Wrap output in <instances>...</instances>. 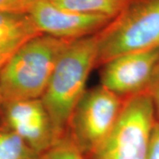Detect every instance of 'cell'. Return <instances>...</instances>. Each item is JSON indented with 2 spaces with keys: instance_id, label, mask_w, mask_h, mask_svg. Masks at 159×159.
<instances>
[{
  "instance_id": "cell-1",
  "label": "cell",
  "mask_w": 159,
  "mask_h": 159,
  "mask_svg": "<svg viewBox=\"0 0 159 159\" xmlns=\"http://www.w3.org/2000/svg\"><path fill=\"white\" fill-rule=\"evenodd\" d=\"M97 64V34L71 41L57 59L41 97L57 135L65 137L69 119L91 70Z\"/></svg>"
},
{
  "instance_id": "cell-2",
  "label": "cell",
  "mask_w": 159,
  "mask_h": 159,
  "mask_svg": "<svg viewBox=\"0 0 159 159\" xmlns=\"http://www.w3.org/2000/svg\"><path fill=\"white\" fill-rule=\"evenodd\" d=\"M70 42L41 34L23 45L0 71L2 105L43 97L57 59Z\"/></svg>"
},
{
  "instance_id": "cell-3",
  "label": "cell",
  "mask_w": 159,
  "mask_h": 159,
  "mask_svg": "<svg viewBox=\"0 0 159 159\" xmlns=\"http://www.w3.org/2000/svg\"><path fill=\"white\" fill-rule=\"evenodd\" d=\"M159 48V0H130L97 34V64Z\"/></svg>"
},
{
  "instance_id": "cell-4",
  "label": "cell",
  "mask_w": 159,
  "mask_h": 159,
  "mask_svg": "<svg viewBox=\"0 0 159 159\" xmlns=\"http://www.w3.org/2000/svg\"><path fill=\"white\" fill-rule=\"evenodd\" d=\"M156 115L150 92L125 99L117 122L92 158L148 159Z\"/></svg>"
},
{
  "instance_id": "cell-5",
  "label": "cell",
  "mask_w": 159,
  "mask_h": 159,
  "mask_svg": "<svg viewBox=\"0 0 159 159\" xmlns=\"http://www.w3.org/2000/svg\"><path fill=\"white\" fill-rule=\"evenodd\" d=\"M125 99L102 85L86 89L69 119L70 139L83 154L93 153L117 122Z\"/></svg>"
},
{
  "instance_id": "cell-6",
  "label": "cell",
  "mask_w": 159,
  "mask_h": 159,
  "mask_svg": "<svg viewBox=\"0 0 159 159\" xmlns=\"http://www.w3.org/2000/svg\"><path fill=\"white\" fill-rule=\"evenodd\" d=\"M103 65L101 85L126 99L150 92L159 79V48L119 55Z\"/></svg>"
},
{
  "instance_id": "cell-7",
  "label": "cell",
  "mask_w": 159,
  "mask_h": 159,
  "mask_svg": "<svg viewBox=\"0 0 159 159\" xmlns=\"http://www.w3.org/2000/svg\"><path fill=\"white\" fill-rule=\"evenodd\" d=\"M28 12L41 34L74 41L96 34L111 22V18L65 10L49 0H35Z\"/></svg>"
},
{
  "instance_id": "cell-8",
  "label": "cell",
  "mask_w": 159,
  "mask_h": 159,
  "mask_svg": "<svg viewBox=\"0 0 159 159\" xmlns=\"http://www.w3.org/2000/svg\"><path fill=\"white\" fill-rule=\"evenodd\" d=\"M2 106L5 125L40 155L62 139L57 135L41 98L7 102Z\"/></svg>"
},
{
  "instance_id": "cell-9",
  "label": "cell",
  "mask_w": 159,
  "mask_h": 159,
  "mask_svg": "<svg viewBox=\"0 0 159 159\" xmlns=\"http://www.w3.org/2000/svg\"><path fill=\"white\" fill-rule=\"evenodd\" d=\"M39 34L28 11L0 10V71L23 45Z\"/></svg>"
},
{
  "instance_id": "cell-10",
  "label": "cell",
  "mask_w": 159,
  "mask_h": 159,
  "mask_svg": "<svg viewBox=\"0 0 159 159\" xmlns=\"http://www.w3.org/2000/svg\"><path fill=\"white\" fill-rule=\"evenodd\" d=\"M65 10L107 16L113 20L130 0H49Z\"/></svg>"
},
{
  "instance_id": "cell-11",
  "label": "cell",
  "mask_w": 159,
  "mask_h": 159,
  "mask_svg": "<svg viewBox=\"0 0 159 159\" xmlns=\"http://www.w3.org/2000/svg\"><path fill=\"white\" fill-rule=\"evenodd\" d=\"M42 157L6 125L0 127V159H42Z\"/></svg>"
},
{
  "instance_id": "cell-12",
  "label": "cell",
  "mask_w": 159,
  "mask_h": 159,
  "mask_svg": "<svg viewBox=\"0 0 159 159\" xmlns=\"http://www.w3.org/2000/svg\"><path fill=\"white\" fill-rule=\"evenodd\" d=\"M42 159H86L84 154L69 137H63L45 154Z\"/></svg>"
},
{
  "instance_id": "cell-13",
  "label": "cell",
  "mask_w": 159,
  "mask_h": 159,
  "mask_svg": "<svg viewBox=\"0 0 159 159\" xmlns=\"http://www.w3.org/2000/svg\"><path fill=\"white\" fill-rule=\"evenodd\" d=\"M35 0H0V10L28 11Z\"/></svg>"
},
{
  "instance_id": "cell-14",
  "label": "cell",
  "mask_w": 159,
  "mask_h": 159,
  "mask_svg": "<svg viewBox=\"0 0 159 159\" xmlns=\"http://www.w3.org/2000/svg\"><path fill=\"white\" fill-rule=\"evenodd\" d=\"M148 159H159V121L157 120L154 125Z\"/></svg>"
},
{
  "instance_id": "cell-15",
  "label": "cell",
  "mask_w": 159,
  "mask_h": 159,
  "mask_svg": "<svg viewBox=\"0 0 159 159\" xmlns=\"http://www.w3.org/2000/svg\"><path fill=\"white\" fill-rule=\"evenodd\" d=\"M151 95L153 97L155 108H156V113L157 114L159 118V79L157 80V81L156 82V84H155L152 90H151Z\"/></svg>"
},
{
  "instance_id": "cell-16",
  "label": "cell",
  "mask_w": 159,
  "mask_h": 159,
  "mask_svg": "<svg viewBox=\"0 0 159 159\" xmlns=\"http://www.w3.org/2000/svg\"><path fill=\"white\" fill-rule=\"evenodd\" d=\"M2 105V97H1V93H0V106Z\"/></svg>"
}]
</instances>
